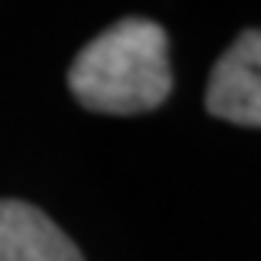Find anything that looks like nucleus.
<instances>
[{"mask_svg": "<svg viewBox=\"0 0 261 261\" xmlns=\"http://www.w3.org/2000/svg\"><path fill=\"white\" fill-rule=\"evenodd\" d=\"M68 88L78 106L109 116H136L163 106L173 88L166 31L146 17L112 24L78 51L68 68Z\"/></svg>", "mask_w": 261, "mask_h": 261, "instance_id": "obj_1", "label": "nucleus"}, {"mask_svg": "<svg viewBox=\"0 0 261 261\" xmlns=\"http://www.w3.org/2000/svg\"><path fill=\"white\" fill-rule=\"evenodd\" d=\"M207 112L234 126L261 129V31H241L207 82Z\"/></svg>", "mask_w": 261, "mask_h": 261, "instance_id": "obj_2", "label": "nucleus"}, {"mask_svg": "<svg viewBox=\"0 0 261 261\" xmlns=\"http://www.w3.org/2000/svg\"><path fill=\"white\" fill-rule=\"evenodd\" d=\"M0 261H85L75 241L44 211L0 200Z\"/></svg>", "mask_w": 261, "mask_h": 261, "instance_id": "obj_3", "label": "nucleus"}]
</instances>
